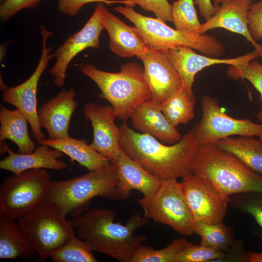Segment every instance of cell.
Here are the masks:
<instances>
[{
  "mask_svg": "<svg viewBox=\"0 0 262 262\" xmlns=\"http://www.w3.org/2000/svg\"><path fill=\"white\" fill-rule=\"evenodd\" d=\"M5 0H0V2L2 3Z\"/></svg>",
  "mask_w": 262,
  "mask_h": 262,
  "instance_id": "43",
  "label": "cell"
},
{
  "mask_svg": "<svg viewBox=\"0 0 262 262\" xmlns=\"http://www.w3.org/2000/svg\"><path fill=\"white\" fill-rule=\"evenodd\" d=\"M42 0H5L0 6V18L6 21L20 11L34 7Z\"/></svg>",
  "mask_w": 262,
  "mask_h": 262,
  "instance_id": "37",
  "label": "cell"
},
{
  "mask_svg": "<svg viewBox=\"0 0 262 262\" xmlns=\"http://www.w3.org/2000/svg\"><path fill=\"white\" fill-rule=\"evenodd\" d=\"M226 0H213L214 5L215 6H217L219 5L220 3H221L222 1H225Z\"/></svg>",
  "mask_w": 262,
  "mask_h": 262,
  "instance_id": "42",
  "label": "cell"
},
{
  "mask_svg": "<svg viewBox=\"0 0 262 262\" xmlns=\"http://www.w3.org/2000/svg\"><path fill=\"white\" fill-rule=\"evenodd\" d=\"M143 216L171 227L184 236L194 233L195 219L177 180H163L148 200H138Z\"/></svg>",
  "mask_w": 262,
  "mask_h": 262,
  "instance_id": "9",
  "label": "cell"
},
{
  "mask_svg": "<svg viewBox=\"0 0 262 262\" xmlns=\"http://www.w3.org/2000/svg\"><path fill=\"white\" fill-rule=\"evenodd\" d=\"M195 4L197 5L200 14L206 20L210 19L218 10L219 5L215 6L211 0H195Z\"/></svg>",
  "mask_w": 262,
  "mask_h": 262,
  "instance_id": "39",
  "label": "cell"
},
{
  "mask_svg": "<svg viewBox=\"0 0 262 262\" xmlns=\"http://www.w3.org/2000/svg\"><path fill=\"white\" fill-rule=\"evenodd\" d=\"M192 173L210 180L227 196L262 193V176L250 170L233 154L215 145H199Z\"/></svg>",
  "mask_w": 262,
  "mask_h": 262,
  "instance_id": "5",
  "label": "cell"
},
{
  "mask_svg": "<svg viewBox=\"0 0 262 262\" xmlns=\"http://www.w3.org/2000/svg\"><path fill=\"white\" fill-rule=\"evenodd\" d=\"M229 203L240 211L250 214L262 228V193H245L230 196ZM262 241V234L260 236Z\"/></svg>",
  "mask_w": 262,
  "mask_h": 262,
  "instance_id": "33",
  "label": "cell"
},
{
  "mask_svg": "<svg viewBox=\"0 0 262 262\" xmlns=\"http://www.w3.org/2000/svg\"><path fill=\"white\" fill-rule=\"evenodd\" d=\"M137 57L143 64L152 99L162 103L182 87L177 71L160 49L148 46L146 52Z\"/></svg>",
  "mask_w": 262,
  "mask_h": 262,
  "instance_id": "16",
  "label": "cell"
},
{
  "mask_svg": "<svg viewBox=\"0 0 262 262\" xmlns=\"http://www.w3.org/2000/svg\"><path fill=\"white\" fill-rule=\"evenodd\" d=\"M93 251L83 240L76 235L50 256L55 262H97Z\"/></svg>",
  "mask_w": 262,
  "mask_h": 262,
  "instance_id": "30",
  "label": "cell"
},
{
  "mask_svg": "<svg viewBox=\"0 0 262 262\" xmlns=\"http://www.w3.org/2000/svg\"><path fill=\"white\" fill-rule=\"evenodd\" d=\"M104 4L101 6V21L108 33L111 50L121 58L137 57L145 53L148 46L139 30L110 12Z\"/></svg>",
  "mask_w": 262,
  "mask_h": 262,
  "instance_id": "20",
  "label": "cell"
},
{
  "mask_svg": "<svg viewBox=\"0 0 262 262\" xmlns=\"http://www.w3.org/2000/svg\"><path fill=\"white\" fill-rule=\"evenodd\" d=\"M159 49L173 65L180 77L182 87L193 98H195L192 89L195 75L202 69L212 65L220 64L235 66L248 63L260 57L256 49L239 57L220 59L196 53L193 49L188 47Z\"/></svg>",
  "mask_w": 262,
  "mask_h": 262,
  "instance_id": "14",
  "label": "cell"
},
{
  "mask_svg": "<svg viewBox=\"0 0 262 262\" xmlns=\"http://www.w3.org/2000/svg\"><path fill=\"white\" fill-rule=\"evenodd\" d=\"M38 144L46 145L60 150L88 171L102 168L111 163L91 147L85 139H77L68 136L55 140L45 139Z\"/></svg>",
  "mask_w": 262,
  "mask_h": 262,
  "instance_id": "25",
  "label": "cell"
},
{
  "mask_svg": "<svg viewBox=\"0 0 262 262\" xmlns=\"http://www.w3.org/2000/svg\"><path fill=\"white\" fill-rule=\"evenodd\" d=\"M75 96L73 88L63 89L39 108V123L48 132V139L55 140L69 136L70 121L78 105Z\"/></svg>",
  "mask_w": 262,
  "mask_h": 262,
  "instance_id": "17",
  "label": "cell"
},
{
  "mask_svg": "<svg viewBox=\"0 0 262 262\" xmlns=\"http://www.w3.org/2000/svg\"><path fill=\"white\" fill-rule=\"evenodd\" d=\"M257 117L259 121L262 123V109H261L256 114ZM259 138L262 141V134L260 136Z\"/></svg>",
  "mask_w": 262,
  "mask_h": 262,
  "instance_id": "41",
  "label": "cell"
},
{
  "mask_svg": "<svg viewBox=\"0 0 262 262\" xmlns=\"http://www.w3.org/2000/svg\"><path fill=\"white\" fill-rule=\"evenodd\" d=\"M228 76L234 79H245L248 81L260 94L262 101V65L256 61L231 66L227 71Z\"/></svg>",
  "mask_w": 262,
  "mask_h": 262,
  "instance_id": "34",
  "label": "cell"
},
{
  "mask_svg": "<svg viewBox=\"0 0 262 262\" xmlns=\"http://www.w3.org/2000/svg\"><path fill=\"white\" fill-rule=\"evenodd\" d=\"M37 254L26 231L16 220L0 216V259H33Z\"/></svg>",
  "mask_w": 262,
  "mask_h": 262,
  "instance_id": "23",
  "label": "cell"
},
{
  "mask_svg": "<svg viewBox=\"0 0 262 262\" xmlns=\"http://www.w3.org/2000/svg\"><path fill=\"white\" fill-rule=\"evenodd\" d=\"M42 38L41 55L38 65L32 75L22 83L7 87L2 94V100L15 106L27 118L33 134L37 143L46 139L39 125L37 109V92L38 82L50 61L54 57L51 48L47 46L48 39L52 33L40 25Z\"/></svg>",
  "mask_w": 262,
  "mask_h": 262,
  "instance_id": "11",
  "label": "cell"
},
{
  "mask_svg": "<svg viewBox=\"0 0 262 262\" xmlns=\"http://www.w3.org/2000/svg\"><path fill=\"white\" fill-rule=\"evenodd\" d=\"M240 159L255 173L262 176V141L252 136L227 137L215 144Z\"/></svg>",
  "mask_w": 262,
  "mask_h": 262,
  "instance_id": "27",
  "label": "cell"
},
{
  "mask_svg": "<svg viewBox=\"0 0 262 262\" xmlns=\"http://www.w3.org/2000/svg\"><path fill=\"white\" fill-rule=\"evenodd\" d=\"M182 179L181 190L195 220L207 224L223 221L229 198L202 176L191 173Z\"/></svg>",
  "mask_w": 262,
  "mask_h": 262,
  "instance_id": "12",
  "label": "cell"
},
{
  "mask_svg": "<svg viewBox=\"0 0 262 262\" xmlns=\"http://www.w3.org/2000/svg\"><path fill=\"white\" fill-rule=\"evenodd\" d=\"M28 120L17 109L10 110L0 106V141L9 140L18 147L19 153H29L36 148V144L30 137L28 129Z\"/></svg>",
  "mask_w": 262,
  "mask_h": 262,
  "instance_id": "26",
  "label": "cell"
},
{
  "mask_svg": "<svg viewBox=\"0 0 262 262\" xmlns=\"http://www.w3.org/2000/svg\"><path fill=\"white\" fill-rule=\"evenodd\" d=\"M116 164L120 189L128 198L132 190L141 192L143 198L146 200L153 196L161 183L160 179L150 174L122 150Z\"/></svg>",
  "mask_w": 262,
  "mask_h": 262,
  "instance_id": "22",
  "label": "cell"
},
{
  "mask_svg": "<svg viewBox=\"0 0 262 262\" xmlns=\"http://www.w3.org/2000/svg\"><path fill=\"white\" fill-rule=\"evenodd\" d=\"M195 0H177L173 3L172 22L176 29L193 35H200L201 24L195 7Z\"/></svg>",
  "mask_w": 262,
  "mask_h": 262,
  "instance_id": "29",
  "label": "cell"
},
{
  "mask_svg": "<svg viewBox=\"0 0 262 262\" xmlns=\"http://www.w3.org/2000/svg\"><path fill=\"white\" fill-rule=\"evenodd\" d=\"M194 233L200 236L199 244L222 251L234 262H246V252L243 245L235 239L231 229L222 221L207 224L195 220Z\"/></svg>",
  "mask_w": 262,
  "mask_h": 262,
  "instance_id": "24",
  "label": "cell"
},
{
  "mask_svg": "<svg viewBox=\"0 0 262 262\" xmlns=\"http://www.w3.org/2000/svg\"><path fill=\"white\" fill-rule=\"evenodd\" d=\"M233 261L227 253L203 245L190 243L175 257L174 262Z\"/></svg>",
  "mask_w": 262,
  "mask_h": 262,
  "instance_id": "32",
  "label": "cell"
},
{
  "mask_svg": "<svg viewBox=\"0 0 262 262\" xmlns=\"http://www.w3.org/2000/svg\"><path fill=\"white\" fill-rule=\"evenodd\" d=\"M248 29L254 38H262V0L252 4L247 13Z\"/></svg>",
  "mask_w": 262,
  "mask_h": 262,
  "instance_id": "38",
  "label": "cell"
},
{
  "mask_svg": "<svg viewBox=\"0 0 262 262\" xmlns=\"http://www.w3.org/2000/svg\"><path fill=\"white\" fill-rule=\"evenodd\" d=\"M195 103V98L190 97L181 87L160 105L166 119L176 127L186 124L194 118Z\"/></svg>",
  "mask_w": 262,
  "mask_h": 262,
  "instance_id": "28",
  "label": "cell"
},
{
  "mask_svg": "<svg viewBox=\"0 0 262 262\" xmlns=\"http://www.w3.org/2000/svg\"><path fill=\"white\" fill-rule=\"evenodd\" d=\"M252 0H226L210 19L201 24L200 34L215 28H223L245 37L254 47L262 59V46L257 43L248 29L247 13Z\"/></svg>",
  "mask_w": 262,
  "mask_h": 262,
  "instance_id": "19",
  "label": "cell"
},
{
  "mask_svg": "<svg viewBox=\"0 0 262 262\" xmlns=\"http://www.w3.org/2000/svg\"><path fill=\"white\" fill-rule=\"evenodd\" d=\"M119 128L122 150L161 181L178 180L192 173L199 146L192 129L178 142L167 146L150 135L134 131L126 121Z\"/></svg>",
  "mask_w": 262,
  "mask_h": 262,
  "instance_id": "1",
  "label": "cell"
},
{
  "mask_svg": "<svg viewBox=\"0 0 262 262\" xmlns=\"http://www.w3.org/2000/svg\"><path fill=\"white\" fill-rule=\"evenodd\" d=\"M115 215L114 210L89 209L72 217L71 221L77 237L93 251L121 262H131L138 248L147 239L146 236L135 235L134 232L147 226L149 219L137 212L122 224L115 222Z\"/></svg>",
  "mask_w": 262,
  "mask_h": 262,
  "instance_id": "2",
  "label": "cell"
},
{
  "mask_svg": "<svg viewBox=\"0 0 262 262\" xmlns=\"http://www.w3.org/2000/svg\"><path fill=\"white\" fill-rule=\"evenodd\" d=\"M115 10L135 25L147 46L157 48L188 47L203 55L213 57L224 53V45L211 35H193L173 29L158 18L148 17L137 13L132 6H120Z\"/></svg>",
  "mask_w": 262,
  "mask_h": 262,
  "instance_id": "6",
  "label": "cell"
},
{
  "mask_svg": "<svg viewBox=\"0 0 262 262\" xmlns=\"http://www.w3.org/2000/svg\"><path fill=\"white\" fill-rule=\"evenodd\" d=\"M103 2H98L95 9L84 26L71 35L53 53L56 61L49 71L55 84L62 87L65 84L66 72L73 58L83 50L92 48L99 49V38L104 29L101 21V10Z\"/></svg>",
  "mask_w": 262,
  "mask_h": 262,
  "instance_id": "13",
  "label": "cell"
},
{
  "mask_svg": "<svg viewBox=\"0 0 262 262\" xmlns=\"http://www.w3.org/2000/svg\"><path fill=\"white\" fill-rule=\"evenodd\" d=\"M66 216L57 205L46 200L17 220L40 261L47 260L52 252L76 234Z\"/></svg>",
  "mask_w": 262,
  "mask_h": 262,
  "instance_id": "7",
  "label": "cell"
},
{
  "mask_svg": "<svg viewBox=\"0 0 262 262\" xmlns=\"http://www.w3.org/2000/svg\"><path fill=\"white\" fill-rule=\"evenodd\" d=\"M127 6L139 5L146 11L153 12L156 17L164 22H172V6L167 0H126Z\"/></svg>",
  "mask_w": 262,
  "mask_h": 262,
  "instance_id": "35",
  "label": "cell"
},
{
  "mask_svg": "<svg viewBox=\"0 0 262 262\" xmlns=\"http://www.w3.org/2000/svg\"><path fill=\"white\" fill-rule=\"evenodd\" d=\"M262 262V252H246V262Z\"/></svg>",
  "mask_w": 262,
  "mask_h": 262,
  "instance_id": "40",
  "label": "cell"
},
{
  "mask_svg": "<svg viewBox=\"0 0 262 262\" xmlns=\"http://www.w3.org/2000/svg\"><path fill=\"white\" fill-rule=\"evenodd\" d=\"M160 102L152 99L144 101L130 116L134 129L147 133L164 144H174L181 138L176 127L166 119Z\"/></svg>",
  "mask_w": 262,
  "mask_h": 262,
  "instance_id": "21",
  "label": "cell"
},
{
  "mask_svg": "<svg viewBox=\"0 0 262 262\" xmlns=\"http://www.w3.org/2000/svg\"><path fill=\"white\" fill-rule=\"evenodd\" d=\"M46 169H32L6 177L0 185V214L17 220L47 200L50 182Z\"/></svg>",
  "mask_w": 262,
  "mask_h": 262,
  "instance_id": "8",
  "label": "cell"
},
{
  "mask_svg": "<svg viewBox=\"0 0 262 262\" xmlns=\"http://www.w3.org/2000/svg\"><path fill=\"white\" fill-rule=\"evenodd\" d=\"M190 243L181 238L174 239L166 247L160 249L142 245L136 251L131 262H174L176 255Z\"/></svg>",
  "mask_w": 262,
  "mask_h": 262,
  "instance_id": "31",
  "label": "cell"
},
{
  "mask_svg": "<svg viewBox=\"0 0 262 262\" xmlns=\"http://www.w3.org/2000/svg\"><path fill=\"white\" fill-rule=\"evenodd\" d=\"M0 155L5 152L7 157L0 161V168L19 174L32 169H49L62 171L67 168V164L60 160L64 153L47 145L40 144L29 153H17L13 151L3 141L0 142Z\"/></svg>",
  "mask_w": 262,
  "mask_h": 262,
  "instance_id": "18",
  "label": "cell"
},
{
  "mask_svg": "<svg viewBox=\"0 0 262 262\" xmlns=\"http://www.w3.org/2000/svg\"><path fill=\"white\" fill-rule=\"evenodd\" d=\"M84 119L90 121L93 131L91 147L110 162L116 164L122 151L120 128L115 123L116 114L112 106L87 102L83 106Z\"/></svg>",
  "mask_w": 262,
  "mask_h": 262,
  "instance_id": "15",
  "label": "cell"
},
{
  "mask_svg": "<svg viewBox=\"0 0 262 262\" xmlns=\"http://www.w3.org/2000/svg\"><path fill=\"white\" fill-rule=\"evenodd\" d=\"M92 2H103L106 4L122 3L126 5V0H58V9L62 14L74 16L85 4Z\"/></svg>",
  "mask_w": 262,
  "mask_h": 262,
  "instance_id": "36",
  "label": "cell"
},
{
  "mask_svg": "<svg viewBox=\"0 0 262 262\" xmlns=\"http://www.w3.org/2000/svg\"><path fill=\"white\" fill-rule=\"evenodd\" d=\"M202 115L193 130L199 145H214L232 135L257 136L262 134V123L248 119L232 117L222 111L217 100L208 96L201 100Z\"/></svg>",
  "mask_w": 262,
  "mask_h": 262,
  "instance_id": "10",
  "label": "cell"
},
{
  "mask_svg": "<svg viewBox=\"0 0 262 262\" xmlns=\"http://www.w3.org/2000/svg\"><path fill=\"white\" fill-rule=\"evenodd\" d=\"M80 70L97 85L101 92L98 97L111 104L120 120L130 118L140 104L151 98L144 68L137 63L121 65L119 72L102 71L89 64L82 66Z\"/></svg>",
  "mask_w": 262,
  "mask_h": 262,
  "instance_id": "4",
  "label": "cell"
},
{
  "mask_svg": "<svg viewBox=\"0 0 262 262\" xmlns=\"http://www.w3.org/2000/svg\"><path fill=\"white\" fill-rule=\"evenodd\" d=\"M98 196L116 200L128 198L120 189L116 164L111 162L72 179L51 180L47 200L72 217L89 210L91 199Z\"/></svg>",
  "mask_w": 262,
  "mask_h": 262,
  "instance_id": "3",
  "label": "cell"
}]
</instances>
